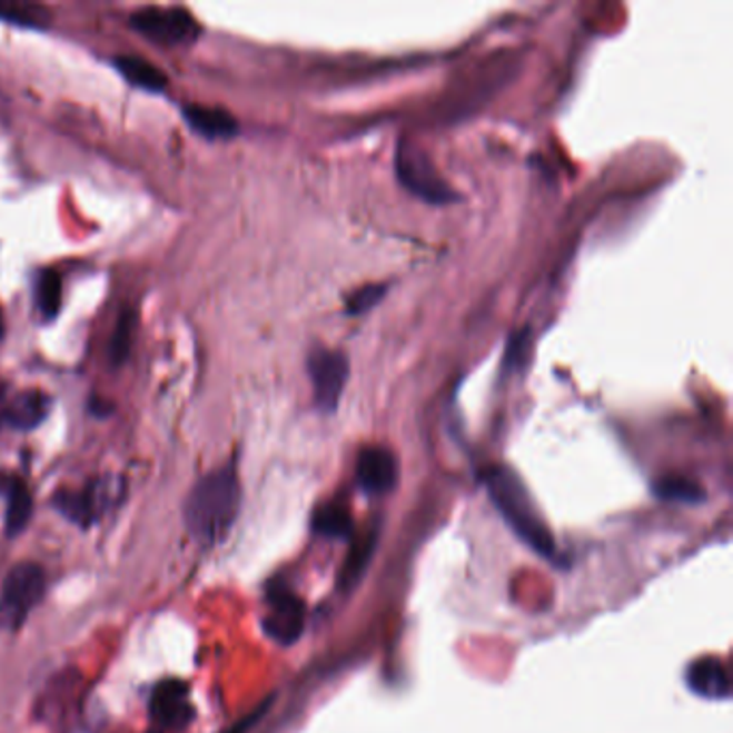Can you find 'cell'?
Here are the masks:
<instances>
[{
    "instance_id": "1",
    "label": "cell",
    "mask_w": 733,
    "mask_h": 733,
    "mask_svg": "<svg viewBox=\"0 0 733 733\" xmlns=\"http://www.w3.org/2000/svg\"><path fill=\"white\" fill-rule=\"evenodd\" d=\"M241 506V486L232 467H222L198 479L191 488L184 518L196 543L211 546L226 538Z\"/></svg>"
},
{
    "instance_id": "2",
    "label": "cell",
    "mask_w": 733,
    "mask_h": 733,
    "mask_svg": "<svg viewBox=\"0 0 733 733\" xmlns=\"http://www.w3.org/2000/svg\"><path fill=\"white\" fill-rule=\"evenodd\" d=\"M484 484L491 502L504 516L512 532L527 546H532L538 555L553 557L555 538L538 511L529 488L525 486L523 479L518 478V474L512 472L511 467L497 465L484 474Z\"/></svg>"
},
{
    "instance_id": "3",
    "label": "cell",
    "mask_w": 733,
    "mask_h": 733,
    "mask_svg": "<svg viewBox=\"0 0 733 733\" xmlns=\"http://www.w3.org/2000/svg\"><path fill=\"white\" fill-rule=\"evenodd\" d=\"M396 175L407 190L426 202L447 205L458 200V194L449 188L430 158L407 138L400 140L396 151Z\"/></svg>"
},
{
    "instance_id": "4",
    "label": "cell",
    "mask_w": 733,
    "mask_h": 733,
    "mask_svg": "<svg viewBox=\"0 0 733 733\" xmlns=\"http://www.w3.org/2000/svg\"><path fill=\"white\" fill-rule=\"evenodd\" d=\"M46 573L32 562H22L11 568L0 592V628L18 631L32 606L43 598Z\"/></svg>"
},
{
    "instance_id": "5",
    "label": "cell",
    "mask_w": 733,
    "mask_h": 733,
    "mask_svg": "<svg viewBox=\"0 0 733 733\" xmlns=\"http://www.w3.org/2000/svg\"><path fill=\"white\" fill-rule=\"evenodd\" d=\"M129 27L145 39L160 46H184L191 43L200 27L190 11L181 7H145L131 13Z\"/></svg>"
},
{
    "instance_id": "6",
    "label": "cell",
    "mask_w": 733,
    "mask_h": 733,
    "mask_svg": "<svg viewBox=\"0 0 733 733\" xmlns=\"http://www.w3.org/2000/svg\"><path fill=\"white\" fill-rule=\"evenodd\" d=\"M308 373L315 387V398L319 409L325 414H334L349 382V373H351L349 357L343 351L317 347L308 355Z\"/></svg>"
},
{
    "instance_id": "7",
    "label": "cell",
    "mask_w": 733,
    "mask_h": 733,
    "mask_svg": "<svg viewBox=\"0 0 733 733\" xmlns=\"http://www.w3.org/2000/svg\"><path fill=\"white\" fill-rule=\"evenodd\" d=\"M115 497L112 482L93 479L85 488H65L52 497V506L78 527H91Z\"/></svg>"
},
{
    "instance_id": "8",
    "label": "cell",
    "mask_w": 733,
    "mask_h": 733,
    "mask_svg": "<svg viewBox=\"0 0 733 733\" xmlns=\"http://www.w3.org/2000/svg\"><path fill=\"white\" fill-rule=\"evenodd\" d=\"M306 611L301 598H297L287 587H274L267 594V613L263 617V628L280 645H293L304 633Z\"/></svg>"
},
{
    "instance_id": "9",
    "label": "cell",
    "mask_w": 733,
    "mask_h": 733,
    "mask_svg": "<svg viewBox=\"0 0 733 733\" xmlns=\"http://www.w3.org/2000/svg\"><path fill=\"white\" fill-rule=\"evenodd\" d=\"M398 460L392 449L370 446L359 452L357 458V482L370 495H383L392 491L398 482Z\"/></svg>"
},
{
    "instance_id": "10",
    "label": "cell",
    "mask_w": 733,
    "mask_h": 733,
    "mask_svg": "<svg viewBox=\"0 0 733 733\" xmlns=\"http://www.w3.org/2000/svg\"><path fill=\"white\" fill-rule=\"evenodd\" d=\"M151 716L161 730H181L191 721L188 686L179 680H166L153 691Z\"/></svg>"
},
{
    "instance_id": "11",
    "label": "cell",
    "mask_w": 733,
    "mask_h": 733,
    "mask_svg": "<svg viewBox=\"0 0 733 733\" xmlns=\"http://www.w3.org/2000/svg\"><path fill=\"white\" fill-rule=\"evenodd\" d=\"M686 686L702 700L725 702L732 695V680L727 667L716 658L695 661L686 670Z\"/></svg>"
},
{
    "instance_id": "12",
    "label": "cell",
    "mask_w": 733,
    "mask_h": 733,
    "mask_svg": "<svg viewBox=\"0 0 733 733\" xmlns=\"http://www.w3.org/2000/svg\"><path fill=\"white\" fill-rule=\"evenodd\" d=\"M52 407V398L41 392V389H27L22 394H18L0 415L2 424L18 428V430H31L34 426H39Z\"/></svg>"
},
{
    "instance_id": "13",
    "label": "cell",
    "mask_w": 733,
    "mask_h": 733,
    "mask_svg": "<svg viewBox=\"0 0 733 733\" xmlns=\"http://www.w3.org/2000/svg\"><path fill=\"white\" fill-rule=\"evenodd\" d=\"M184 119L188 121L196 133L218 140V138H232L239 133V123L237 119L226 112L222 108H209L200 103H188L184 106Z\"/></svg>"
},
{
    "instance_id": "14",
    "label": "cell",
    "mask_w": 733,
    "mask_h": 733,
    "mask_svg": "<svg viewBox=\"0 0 733 733\" xmlns=\"http://www.w3.org/2000/svg\"><path fill=\"white\" fill-rule=\"evenodd\" d=\"M0 493L7 499L4 529L7 536H18L27 529L32 516V497L20 478H0Z\"/></svg>"
},
{
    "instance_id": "15",
    "label": "cell",
    "mask_w": 733,
    "mask_h": 733,
    "mask_svg": "<svg viewBox=\"0 0 733 733\" xmlns=\"http://www.w3.org/2000/svg\"><path fill=\"white\" fill-rule=\"evenodd\" d=\"M115 67L136 89H142V91H149V93H161L168 85V78H166V73L161 71L160 67H156V65L149 63L140 57H129V55L117 57Z\"/></svg>"
},
{
    "instance_id": "16",
    "label": "cell",
    "mask_w": 733,
    "mask_h": 733,
    "mask_svg": "<svg viewBox=\"0 0 733 733\" xmlns=\"http://www.w3.org/2000/svg\"><path fill=\"white\" fill-rule=\"evenodd\" d=\"M34 304L43 320H52L59 317L61 304H63V280L59 271L43 269L34 285Z\"/></svg>"
},
{
    "instance_id": "17",
    "label": "cell",
    "mask_w": 733,
    "mask_h": 733,
    "mask_svg": "<svg viewBox=\"0 0 733 733\" xmlns=\"http://www.w3.org/2000/svg\"><path fill=\"white\" fill-rule=\"evenodd\" d=\"M0 22L22 29H46L50 24V13L41 4L0 0Z\"/></svg>"
},
{
    "instance_id": "18",
    "label": "cell",
    "mask_w": 733,
    "mask_h": 733,
    "mask_svg": "<svg viewBox=\"0 0 733 733\" xmlns=\"http://www.w3.org/2000/svg\"><path fill=\"white\" fill-rule=\"evenodd\" d=\"M313 529L325 538L345 541L353 534L351 514L340 506H323L313 518Z\"/></svg>"
},
{
    "instance_id": "19",
    "label": "cell",
    "mask_w": 733,
    "mask_h": 733,
    "mask_svg": "<svg viewBox=\"0 0 733 733\" xmlns=\"http://www.w3.org/2000/svg\"><path fill=\"white\" fill-rule=\"evenodd\" d=\"M654 493L661 499L677 502V504H700L705 497V493L697 482L682 478V476H667V478L658 479L654 484Z\"/></svg>"
},
{
    "instance_id": "20",
    "label": "cell",
    "mask_w": 733,
    "mask_h": 733,
    "mask_svg": "<svg viewBox=\"0 0 733 733\" xmlns=\"http://www.w3.org/2000/svg\"><path fill=\"white\" fill-rule=\"evenodd\" d=\"M138 325V315L133 310H123L121 317L117 320V327L112 331L110 338V347H108V359L112 366H123L126 359L131 351V343H133V331Z\"/></svg>"
},
{
    "instance_id": "21",
    "label": "cell",
    "mask_w": 733,
    "mask_h": 733,
    "mask_svg": "<svg viewBox=\"0 0 733 733\" xmlns=\"http://www.w3.org/2000/svg\"><path fill=\"white\" fill-rule=\"evenodd\" d=\"M387 285H368V287L357 288L347 299V313L349 315H364L373 310L383 297H385Z\"/></svg>"
},
{
    "instance_id": "22",
    "label": "cell",
    "mask_w": 733,
    "mask_h": 733,
    "mask_svg": "<svg viewBox=\"0 0 733 733\" xmlns=\"http://www.w3.org/2000/svg\"><path fill=\"white\" fill-rule=\"evenodd\" d=\"M373 548H375V538H366L364 543L357 544V548L349 555V562L345 564V571H343V585L345 587H351L353 583L359 578V574L364 573V568L368 566Z\"/></svg>"
},
{
    "instance_id": "23",
    "label": "cell",
    "mask_w": 733,
    "mask_h": 733,
    "mask_svg": "<svg viewBox=\"0 0 733 733\" xmlns=\"http://www.w3.org/2000/svg\"><path fill=\"white\" fill-rule=\"evenodd\" d=\"M267 705H269V703H265L263 707H258L256 712H252V714H250L248 719H244L241 723H237L235 727H230L228 732H224V733H248V730H250V727L255 725L256 721H258V719L263 716V712H265V707H267Z\"/></svg>"
},
{
    "instance_id": "24",
    "label": "cell",
    "mask_w": 733,
    "mask_h": 733,
    "mask_svg": "<svg viewBox=\"0 0 733 733\" xmlns=\"http://www.w3.org/2000/svg\"><path fill=\"white\" fill-rule=\"evenodd\" d=\"M4 392H7V385L4 383L0 382V400L4 398Z\"/></svg>"
},
{
    "instance_id": "25",
    "label": "cell",
    "mask_w": 733,
    "mask_h": 733,
    "mask_svg": "<svg viewBox=\"0 0 733 733\" xmlns=\"http://www.w3.org/2000/svg\"><path fill=\"white\" fill-rule=\"evenodd\" d=\"M0 336H2V317H0Z\"/></svg>"
},
{
    "instance_id": "26",
    "label": "cell",
    "mask_w": 733,
    "mask_h": 733,
    "mask_svg": "<svg viewBox=\"0 0 733 733\" xmlns=\"http://www.w3.org/2000/svg\"><path fill=\"white\" fill-rule=\"evenodd\" d=\"M153 733H166V732H153Z\"/></svg>"
}]
</instances>
